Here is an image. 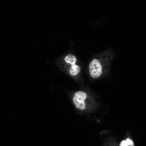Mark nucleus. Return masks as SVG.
I'll return each mask as SVG.
<instances>
[{
	"instance_id": "nucleus-1",
	"label": "nucleus",
	"mask_w": 146,
	"mask_h": 146,
	"mask_svg": "<svg viewBox=\"0 0 146 146\" xmlns=\"http://www.w3.org/2000/svg\"><path fill=\"white\" fill-rule=\"evenodd\" d=\"M114 58L113 53L108 50L98 54L89 64V72L91 77L96 79L104 75L109 69Z\"/></svg>"
},
{
	"instance_id": "nucleus-2",
	"label": "nucleus",
	"mask_w": 146,
	"mask_h": 146,
	"mask_svg": "<svg viewBox=\"0 0 146 146\" xmlns=\"http://www.w3.org/2000/svg\"><path fill=\"white\" fill-rule=\"evenodd\" d=\"M73 104L78 113H85L92 104V101L85 92L78 91L75 92L72 98Z\"/></svg>"
},
{
	"instance_id": "nucleus-3",
	"label": "nucleus",
	"mask_w": 146,
	"mask_h": 146,
	"mask_svg": "<svg viewBox=\"0 0 146 146\" xmlns=\"http://www.w3.org/2000/svg\"><path fill=\"white\" fill-rule=\"evenodd\" d=\"M71 65L69 70L70 74L72 76H76L80 72V67L79 66L76 64Z\"/></svg>"
},
{
	"instance_id": "nucleus-4",
	"label": "nucleus",
	"mask_w": 146,
	"mask_h": 146,
	"mask_svg": "<svg viewBox=\"0 0 146 146\" xmlns=\"http://www.w3.org/2000/svg\"><path fill=\"white\" fill-rule=\"evenodd\" d=\"M64 60L67 63L71 65L76 64L77 59L75 55L70 54L66 56Z\"/></svg>"
},
{
	"instance_id": "nucleus-5",
	"label": "nucleus",
	"mask_w": 146,
	"mask_h": 146,
	"mask_svg": "<svg viewBox=\"0 0 146 146\" xmlns=\"http://www.w3.org/2000/svg\"><path fill=\"white\" fill-rule=\"evenodd\" d=\"M126 141L128 145L132 146L134 145V142L130 139L127 138Z\"/></svg>"
},
{
	"instance_id": "nucleus-6",
	"label": "nucleus",
	"mask_w": 146,
	"mask_h": 146,
	"mask_svg": "<svg viewBox=\"0 0 146 146\" xmlns=\"http://www.w3.org/2000/svg\"><path fill=\"white\" fill-rule=\"evenodd\" d=\"M120 146H129L126 143V140H123L120 144Z\"/></svg>"
}]
</instances>
